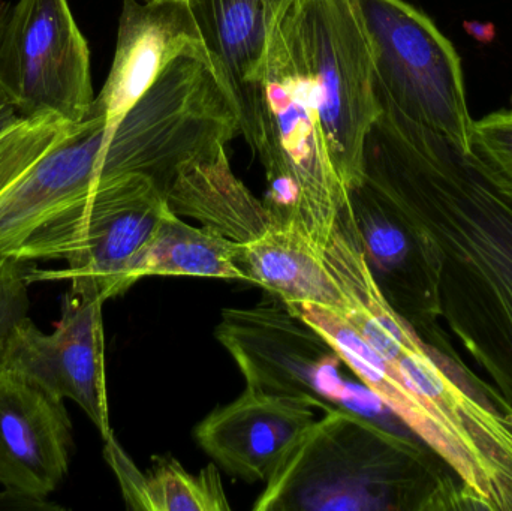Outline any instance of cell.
<instances>
[{
    "label": "cell",
    "instance_id": "1",
    "mask_svg": "<svg viewBox=\"0 0 512 511\" xmlns=\"http://www.w3.org/2000/svg\"><path fill=\"white\" fill-rule=\"evenodd\" d=\"M343 296L342 311L291 303L364 386L435 450L478 511H512V407L478 377L439 321L412 326L391 309L364 260L349 203L322 248Z\"/></svg>",
    "mask_w": 512,
    "mask_h": 511
},
{
    "label": "cell",
    "instance_id": "2",
    "mask_svg": "<svg viewBox=\"0 0 512 511\" xmlns=\"http://www.w3.org/2000/svg\"><path fill=\"white\" fill-rule=\"evenodd\" d=\"M375 90L363 182L429 240L441 318L512 407V186Z\"/></svg>",
    "mask_w": 512,
    "mask_h": 511
},
{
    "label": "cell",
    "instance_id": "3",
    "mask_svg": "<svg viewBox=\"0 0 512 511\" xmlns=\"http://www.w3.org/2000/svg\"><path fill=\"white\" fill-rule=\"evenodd\" d=\"M255 511H478L426 443L331 407L270 477Z\"/></svg>",
    "mask_w": 512,
    "mask_h": 511
},
{
    "label": "cell",
    "instance_id": "4",
    "mask_svg": "<svg viewBox=\"0 0 512 511\" xmlns=\"http://www.w3.org/2000/svg\"><path fill=\"white\" fill-rule=\"evenodd\" d=\"M289 3L249 83L240 129L264 165L273 224L295 225L322 249L348 189L328 155Z\"/></svg>",
    "mask_w": 512,
    "mask_h": 511
},
{
    "label": "cell",
    "instance_id": "5",
    "mask_svg": "<svg viewBox=\"0 0 512 511\" xmlns=\"http://www.w3.org/2000/svg\"><path fill=\"white\" fill-rule=\"evenodd\" d=\"M170 210L149 177H114L54 213L6 255L24 263L66 261L60 270L32 264L27 281L78 282L107 302L132 287V270Z\"/></svg>",
    "mask_w": 512,
    "mask_h": 511
},
{
    "label": "cell",
    "instance_id": "6",
    "mask_svg": "<svg viewBox=\"0 0 512 511\" xmlns=\"http://www.w3.org/2000/svg\"><path fill=\"white\" fill-rule=\"evenodd\" d=\"M322 134L345 188L363 183L367 132L379 114L369 35L355 0H291Z\"/></svg>",
    "mask_w": 512,
    "mask_h": 511
},
{
    "label": "cell",
    "instance_id": "7",
    "mask_svg": "<svg viewBox=\"0 0 512 511\" xmlns=\"http://www.w3.org/2000/svg\"><path fill=\"white\" fill-rule=\"evenodd\" d=\"M355 2L372 47L376 87L403 116L471 152L474 120L454 45L405 0Z\"/></svg>",
    "mask_w": 512,
    "mask_h": 511
},
{
    "label": "cell",
    "instance_id": "8",
    "mask_svg": "<svg viewBox=\"0 0 512 511\" xmlns=\"http://www.w3.org/2000/svg\"><path fill=\"white\" fill-rule=\"evenodd\" d=\"M0 93L24 119L72 126L92 110L90 51L68 0H18L0 33Z\"/></svg>",
    "mask_w": 512,
    "mask_h": 511
},
{
    "label": "cell",
    "instance_id": "9",
    "mask_svg": "<svg viewBox=\"0 0 512 511\" xmlns=\"http://www.w3.org/2000/svg\"><path fill=\"white\" fill-rule=\"evenodd\" d=\"M104 303L93 288L71 282L53 332H42L30 318L21 321L0 350V369L77 404L105 441L114 434L105 380Z\"/></svg>",
    "mask_w": 512,
    "mask_h": 511
},
{
    "label": "cell",
    "instance_id": "10",
    "mask_svg": "<svg viewBox=\"0 0 512 511\" xmlns=\"http://www.w3.org/2000/svg\"><path fill=\"white\" fill-rule=\"evenodd\" d=\"M246 381V389L280 398L322 395V377L340 365L328 339L285 302L228 308L215 332Z\"/></svg>",
    "mask_w": 512,
    "mask_h": 511
},
{
    "label": "cell",
    "instance_id": "11",
    "mask_svg": "<svg viewBox=\"0 0 512 511\" xmlns=\"http://www.w3.org/2000/svg\"><path fill=\"white\" fill-rule=\"evenodd\" d=\"M367 267L384 299L412 326L442 317L435 252L421 231L366 183L348 191Z\"/></svg>",
    "mask_w": 512,
    "mask_h": 511
},
{
    "label": "cell",
    "instance_id": "12",
    "mask_svg": "<svg viewBox=\"0 0 512 511\" xmlns=\"http://www.w3.org/2000/svg\"><path fill=\"white\" fill-rule=\"evenodd\" d=\"M71 449L65 401L0 369V488L47 503L68 474Z\"/></svg>",
    "mask_w": 512,
    "mask_h": 511
},
{
    "label": "cell",
    "instance_id": "13",
    "mask_svg": "<svg viewBox=\"0 0 512 511\" xmlns=\"http://www.w3.org/2000/svg\"><path fill=\"white\" fill-rule=\"evenodd\" d=\"M201 45L189 0H123L113 66L90 116L113 132L171 62Z\"/></svg>",
    "mask_w": 512,
    "mask_h": 511
},
{
    "label": "cell",
    "instance_id": "14",
    "mask_svg": "<svg viewBox=\"0 0 512 511\" xmlns=\"http://www.w3.org/2000/svg\"><path fill=\"white\" fill-rule=\"evenodd\" d=\"M331 407L315 398H280L246 389L236 401L209 414L195 429V438L231 476L267 483L318 419V411Z\"/></svg>",
    "mask_w": 512,
    "mask_h": 511
},
{
    "label": "cell",
    "instance_id": "15",
    "mask_svg": "<svg viewBox=\"0 0 512 511\" xmlns=\"http://www.w3.org/2000/svg\"><path fill=\"white\" fill-rule=\"evenodd\" d=\"M291 0H189L204 45L242 114L274 27Z\"/></svg>",
    "mask_w": 512,
    "mask_h": 511
},
{
    "label": "cell",
    "instance_id": "16",
    "mask_svg": "<svg viewBox=\"0 0 512 511\" xmlns=\"http://www.w3.org/2000/svg\"><path fill=\"white\" fill-rule=\"evenodd\" d=\"M167 201L180 218L195 219L237 243L252 242L273 225L264 201L231 170L225 149L186 168L168 191Z\"/></svg>",
    "mask_w": 512,
    "mask_h": 511
},
{
    "label": "cell",
    "instance_id": "17",
    "mask_svg": "<svg viewBox=\"0 0 512 511\" xmlns=\"http://www.w3.org/2000/svg\"><path fill=\"white\" fill-rule=\"evenodd\" d=\"M246 282L285 303L307 302L340 312L343 296L322 258V249L292 224H273L243 245Z\"/></svg>",
    "mask_w": 512,
    "mask_h": 511
},
{
    "label": "cell",
    "instance_id": "18",
    "mask_svg": "<svg viewBox=\"0 0 512 511\" xmlns=\"http://www.w3.org/2000/svg\"><path fill=\"white\" fill-rule=\"evenodd\" d=\"M243 245L209 227H192L173 210L153 234L131 273L132 285L147 276H203L246 281Z\"/></svg>",
    "mask_w": 512,
    "mask_h": 511
},
{
    "label": "cell",
    "instance_id": "19",
    "mask_svg": "<svg viewBox=\"0 0 512 511\" xmlns=\"http://www.w3.org/2000/svg\"><path fill=\"white\" fill-rule=\"evenodd\" d=\"M126 504L129 509L147 511L231 510L216 465L192 474L176 459H162L149 474L143 473Z\"/></svg>",
    "mask_w": 512,
    "mask_h": 511
},
{
    "label": "cell",
    "instance_id": "20",
    "mask_svg": "<svg viewBox=\"0 0 512 511\" xmlns=\"http://www.w3.org/2000/svg\"><path fill=\"white\" fill-rule=\"evenodd\" d=\"M74 128L56 116L21 117L0 137V194Z\"/></svg>",
    "mask_w": 512,
    "mask_h": 511
},
{
    "label": "cell",
    "instance_id": "21",
    "mask_svg": "<svg viewBox=\"0 0 512 511\" xmlns=\"http://www.w3.org/2000/svg\"><path fill=\"white\" fill-rule=\"evenodd\" d=\"M469 153L512 186V111H496L474 122Z\"/></svg>",
    "mask_w": 512,
    "mask_h": 511
},
{
    "label": "cell",
    "instance_id": "22",
    "mask_svg": "<svg viewBox=\"0 0 512 511\" xmlns=\"http://www.w3.org/2000/svg\"><path fill=\"white\" fill-rule=\"evenodd\" d=\"M33 263L0 255V350L21 321L29 318V281Z\"/></svg>",
    "mask_w": 512,
    "mask_h": 511
},
{
    "label": "cell",
    "instance_id": "23",
    "mask_svg": "<svg viewBox=\"0 0 512 511\" xmlns=\"http://www.w3.org/2000/svg\"><path fill=\"white\" fill-rule=\"evenodd\" d=\"M56 506H50L41 501L29 500V498L21 497V495L12 494V492L0 491V510H38V509H51Z\"/></svg>",
    "mask_w": 512,
    "mask_h": 511
},
{
    "label": "cell",
    "instance_id": "24",
    "mask_svg": "<svg viewBox=\"0 0 512 511\" xmlns=\"http://www.w3.org/2000/svg\"><path fill=\"white\" fill-rule=\"evenodd\" d=\"M466 32L481 44H490L496 38V26L493 23L483 21H465L463 23Z\"/></svg>",
    "mask_w": 512,
    "mask_h": 511
},
{
    "label": "cell",
    "instance_id": "25",
    "mask_svg": "<svg viewBox=\"0 0 512 511\" xmlns=\"http://www.w3.org/2000/svg\"><path fill=\"white\" fill-rule=\"evenodd\" d=\"M15 108L0 93V137L20 120Z\"/></svg>",
    "mask_w": 512,
    "mask_h": 511
},
{
    "label": "cell",
    "instance_id": "26",
    "mask_svg": "<svg viewBox=\"0 0 512 511\" xmlns=\"http://www.w3.org/2000/svg\"><path fill=\"white\" fill-rule=\"evenodd\" d=\"M9 11H11V5L5 0H0V33H2L3 26H5Z\"/></svg>",
    "mask_w": 512,
    "mask_h": 511
}]
</instances>
